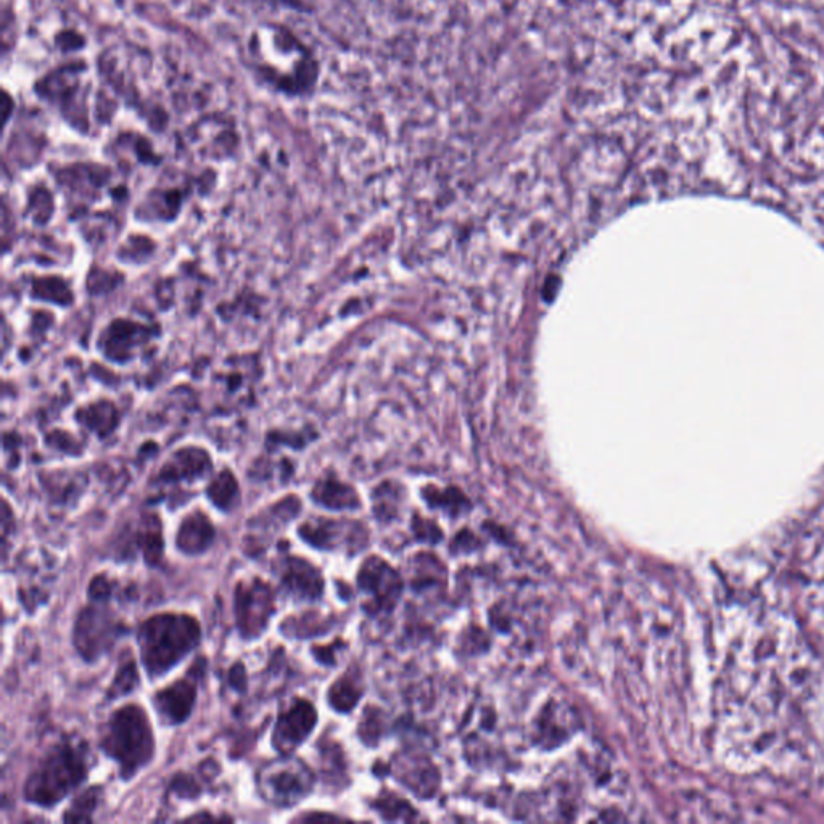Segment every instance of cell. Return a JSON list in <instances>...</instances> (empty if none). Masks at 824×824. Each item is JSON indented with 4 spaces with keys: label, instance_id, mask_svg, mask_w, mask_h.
Returning a JSON list of instances; mask_svg holds the SVG:
<instances>
[{
    "label": "cell",
    "instance_id": "16",
    "mask_svg": "<svg viewBox=\"0 0 824 824\" xmlns=\"http://www.w3.org/2000/svg\"><path fill=\"white\" fill-rule=\"evenodd\" d=\"M137 686H139V672H137L136 662H134L131 652H129V656H124L121 660L115 680H113L112 686L108 688L107 697L110 701H113V699L132 693Z\"/></svg>",
    "mask_w": 824,
    "mask_h": 824
},
{
    "label": "cell",
    "instance_id": "19",
    "mask_svg": "<svg viewBox=\"0 0 824 824\" xmlns=\"http://www.w3.org/2000/svg\"><path fill=\"white\" fill-rule=\"evenodd\" d=\"M171 789H173L178 796L181 797H198L202 794V789L195 783L194 778H190L187 775H178L176 778L173 779V783H171Z\"/></svg>",
    "mask_w": 824,
    "mask_h": 824
},
{
    "label": "cell",
    "instance_id": "5",
    "mask_svg": "<svg viewBox=\"0 0 824 824\" xmlns=\"http://www.w3.org/2000/svg\"><path fill=\"white\" fill-rule=\"evenodd\" d=\"M124 627L107 609L105 602H92L79 612L75 623V647L87 662H95L112 649Z\"/></svg>",
    "mask_w": 824,
    "mask_h": 824
},
{
    "label": "cell",
    "instance_id": "22",
    "mask_svg": "<svg viewBox=\"0 0 824 824\" xmlns=\"http://www.w3.org/2000/svg\"><path fill=\"white\" fill-rule=\"evenodd\" d=\"M324 820H337V816L334 815H326V813H318V815H305L300 816L298 821H305V823H311V821H324Z\"/></svg>",
    "mask_w": 824,
    "mask_h": 824
},
{
    "label": "cell",
    "instance_id": "3",
    "mask_svg": "<svg viewBox=\"0 0 824 824\" xmlns=\"http://www.w3.org/2000/svg\"><path fill=\"white\" fill-rule=\"evenodd\" d=\"M102 749L118 762L124 779L149 765L155 754V739L145 710L136 704L116 710L105 726Z\"/></svg>",
    "mask_w": 824,
    "mask_h": 824
},
{
    "label": "cell",
    "instance_id": "6",
    "mask_svg": "<svg viewBox=\"0 0 824 824\" xmlns=\"http://www.w3.org/2000/svg\"><path fill=\"white\" fill-rule=\"evenodd\" d=\"M274 610V591L266 581H240L235 590V618L244 638H258L268 627Z\"/></svg>",
    "mask_w": 824,
    "mask_h": 824
},
{
    "label": "cell",
    "instance_id": "4",
    "mask_svg": "<svg viewBox=\"0 0 824 824\" xmlns=\"http://www.w3.org/2000/svg\"><path fill=\"white\" fill-rule=\"evenodd\" d=\"M314 775L300 759L269 762L258 773L263 799L276 807H292L313 791Z\"/></svg>",
    "mask_w": 824,
    "mask_h": 824
},
{
    "label": "cell",
    "instance_id": "20",
    "mask_svg": "<svg viewBox=\"0 0 824 824\" xmlns=\"http://www.w3.org/2000/svg\"><path fill=\"white\" fill-rule=\"evenodd\" d=\"M112 590V583L100 575V577H95L89 585V599L92 602H107L112 596Z\"/></svg>",
    "mask_w": 824,
    "mask_h": 824
},
{
    "label": "cell",
    "instance_id": "7",
    "mask_svg": "<svg viewBox=\"0 0 824 824\" xmlns=\"http://www.w3.org/2000/svg\"><path fill=\"white\" fill-rule=\"evenodd\" d=\"M318 723V713L311 702L305 699H295L292 704L281 710L277 718L272 746L281 754H292L300 744L308 738L314 726Z\"/></svg>",
    "mask_w": 824,
    "mask_h": 824
},
{
    "label": "cell",
    "instance_id": "2",
    "mask_svg": "<svg viewBox=\"0 0 824 824\" xmlns=\"http://www.w3.org/2000/svg\"><path fill=\"white\" fill-rule=\"evenodd\" d=\"M89 771L86 747L79 742L63 741L39 763L29 776L25 797L41 807H52L84 783Z\"/></svg>",
    "mask_w": 824,
    "mask_h": 824
},
{
    "label": "cell",
    "instance_id": "14",
    "mask_svg": "<svg viewBox=\"0 0 824 824\" xmlns=\"http://www.w3.org/2000/svg\"><path fill=\"white\" fill-rule=\"evenodd\" d=\"M361 694L363 688L358 676L355 672H348L332 684V688L329 689V702L338 712H350L358 704Z\"/></svg>",
    "mask_w": 824,
    "mask_h": 824
},
{
    "label": "cell",
    "instance_id": "17",
    "mask_svg": "<svg viewBox=\"0 0 824 824\" xmlns=\"http://www.w3.org/2000/svg\"><path fill=\"white\" fill-rule=\"evenodd\" d=\"M100 796H102V787H89L68 808L63 820L68 821V823H83V821L89 823V821H92V813L99 805Z\"/></svg>",
    "mask_w": 824,
    "mask_h": 824
},
{
    "label": "cell",
    "instance_id": "8",
    "mask_svg": "<svg viewBox=\"0 0 824 824\" xmlns=\"http://www.w3.org/2000/svg\"><path fill=\"white\" fill-rule=\"evenodd\" d=\"M200 673H202V668L192 665L186 678L176 681L155 694L153 705L165 725H179L190 717L195 701H197V676Z\"/></svg>",
    "mask_w": 824,
    "mask_h": 824
},
{
    "label": "cell",
    "instance_id": "13",
    "mask_svg": "<svg viewBox=\"0 0 824 824\" xmlns=\"http://www.w3.org/2000/svg\"><path fill=\"white\" fill-rule=\"evenodd\" d=\"M136 541L141 546L147 564H160L165 543H163V530H161V522L157 514H150L142 519Z\"/></svg>",
    "mask_w": 824,
    "mask_h": 824
},
{
    "label": "cell",
    "instance_id": "18",
    "mask_svg": "<svg viewBox=\"0 0 824 824\" xmlns=\"http://www.w3.org/2000/svg\"><path fill=\"white\" fill-rule=\"evenodd\" d=\"M208 495L219 509L231 511L237 503V485H235L234 478L229 474H224L223 477L211 485Z\"/></svg>",
    "mask_w": 824,
    "mask_h": 824
},
{
    "label": "cell",
    "instance_id": "12",
    "mask_svg": "<svg viewBox=\"0 0 824 824\" xmlns=\"http://www.w3.org/2000/svg\"><path fill=\"white\" fill-rule=\"evenodd\" d=\"M215 540V527L203 512L197 511L187 515L179 527L178 548L186 554H202L210 548Z\"/></svg>",
    "mask_w": 824,
    "mask_h": 824
},
{
    "label": "cell",
    "instance_id": "1",
    "mask_svg": "<svg viewBox=\"0 0 824 824\" xmlns=\"http://www.w3.org/2000/svg\"><path fill=\"white\" fill-rule=\"evenodd\" d=\"M202 630L190 615L160 614L139 630L142 662L150 678L165 675L197 647Z\"/></svg>",
    "mask_w": 824,
    "mask_h": 824
},
{
    "label": "cell",
    "instance_id": "21",
    "mask_svg": "<svg viewBox=\"0 0 824 824\" xmlns=\"http://www.w3.org/2000/svg\"><path fill=\"white\" fill-rule=\"evenodd\" d=\"M231 684L232 688L237 689V691H244V689L247 688V675H245L242 664H235L234 668H232Z\"/></svg>",
    "mask_w": 824,
    "mask_h": 824
},
{
    "label": "cell",
    "instance_id": "9",
    "mask_svg": "<svg viewBox=\"0 0 824 824\" xmlns=\"http://www.w3.org/2000/svg\"><path fill=\"white\" fill-rule=\"evenodd\" d=\"M358 583L361 590L371 594L367 604L372 610H392L396 599L400 598L401 580L398 573L382 559L371 557L359 570Z\"/></svg>",
    "mask_w": 824,
    "mask_h": 824
},
{
    "label": "cell",
    "instance_id": "15",
    "mask_svg": "<svg viewBox=\"0 0 824 824\" xmlns=\"http://www.w3.org/2000/svg\"><path fill=\"white\" fill-rule=\"evenodd\" d=\"M314 499L330 509H355L359 506L358 498L350 488L334 482L319 485L314 491Z\"/></svg>",
    "mask_w": 824,
    "mask_h": 824
},
{
    "label": "cell",
    "instance_id": "11",
    "mask_svg": "<svg viewBox=\"0 0 824 824\" xmlns=\"http://www.w3.org/2000/svg\"><path fill=\"white\" fill-rule=\"evenodd\" d=\"M281 580L287 593L305 601L321 598L324 590L321 572L301 557H285L282 561Z\"/></svg>",
    "mask_w": 824,
    "mask_h": 824
},
{
    "label": "cell",
    "instance_id": "23",
    "mask_svg": "<svg viewBox=\"0 0 824 824\" xmlns=\"http://www.w3.org/2000/svg\"><path fill=\"white\" fill-rule=\"evenodd\" d=\"M187 820H189V821H206V820L218 821V820H221V818H216V816L210 815V813H202V815L190 816V818H187Z\"/></svg>",
    "mask_w": 824,
    "mask_h": 824
},
{
    "label": "cell",
    "instance_id": "10",
    "mask_svg": "<svg viewBox=\"0 0 824 824\" xmlns=\"http://www.w3.org/2000/svg\"><path fill=\"white\" fill-rule=\"evenodd\" d=\"M300 536L306 543L327 551L338 549L342 544L359 549L366 543V535L361 525L334 520H308L301 525Z\"/></svg>",
    "mask_w": 824,
    "mask_h": 824
}]
</instances>
